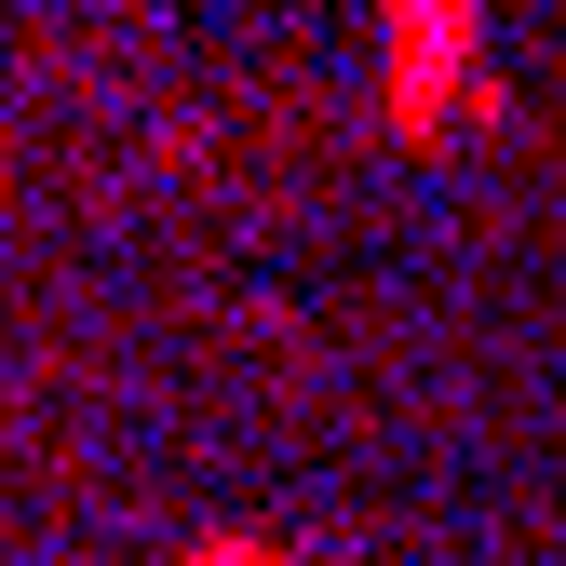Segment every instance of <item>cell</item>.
<instances>
[{
    "instance_id": "obj_1",
    "label": "cell",
    "mask_w": 566,
    "mask_h": 566,
    "mask_svg": "<svg viewBox=\"0 0 566 566\" xmlns=\"http://www.w3.org/2000/svg\"><path fill=\"white\" fill-rule=\"evenodd\" d=\"M378 28H391V122L432 135L459 54H472V28H485V0H378Z\"/></svg>"
}]
</instances>
